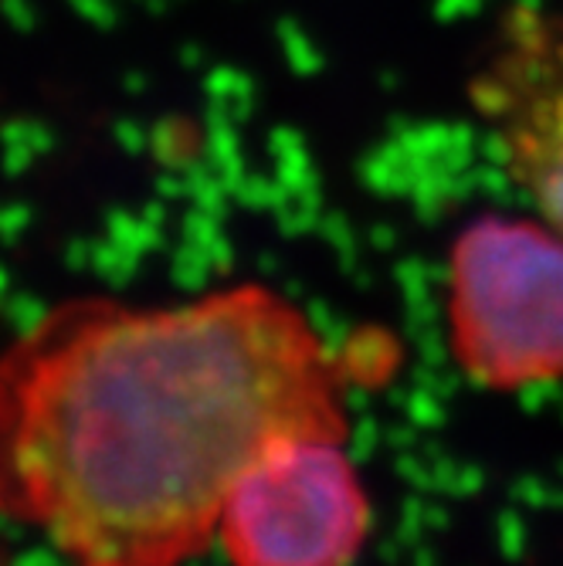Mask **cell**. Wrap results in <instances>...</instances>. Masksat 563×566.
<instances>
[{
	"mask_svg": "<svg viewBox=\"0 0 563 566\" xmlns=\"http://www.w3.org/2000/svg\"><path fill=\"white\" fill-rule=\"evenodd\" d=\"M346 359L282 292L72 298L0 353V520L69 566H187L244 469L350 434Z\"/></svg>",
	"mask_w": 563,
	"mask_h": 566,
	"instance_id": "obj_1",
	"label": "cell"
},
{
	"mask_svg": "<svg viewBox=\"0 0 563 566\" xmlns=\"http://www.w3.org/2000/svg\"><path fill=\"white\" fill-rule=\"evenodd\" d=\"M445 319L455 364L486 390L563 380V234L546 221L486 214L448 251Z\"/></svg>",
	"mask_w": 563,
	"mask_h": 566,
	"instance_id": "obj_2",
	"label": "cell"
},
{
	"mask_svg": "<svg viewBox=\"0 0 563 566\" xmlns=\"http://www.w3.org/2000/svg\"><path fill=\"white\" fill-rule=\"evenodd\" d=\"M374 526L346 441L292 434L234 482L215 543L231 566H353Z\"/></svg>",
	"mask_w": 563,
	"mask_h": 566,
	"instance_id": "obj_3",
	"label": "cell"
},
{
	"mask_svg": "<svg viewBox=\"0 0 563 566\" xmlns=\"http://www.w3.org/2000/svg\"><path fill=\"white\" fill-rule=\"evenodd\" d=\"M469 102L536 214L563 234V4L505 8Z\"/></svg>",
	"mask_w": 563,
	"mask_h": 566,
	"instance_id": "obj_4",
	"label": "cell"
}]
</instances>
